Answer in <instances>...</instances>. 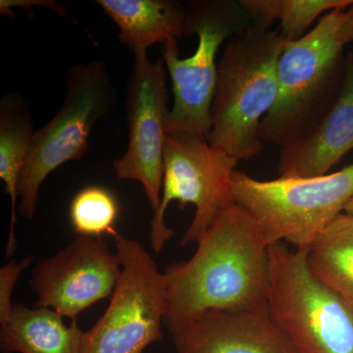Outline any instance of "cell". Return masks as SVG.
<instances>
[{
	"label": "cell",
	"instance_id": "cell-1",
	"mask_svg": "<svg viewBox=\"0 0 353 353\" xmlns=\"http://www.w3.org/2000/svg\"><path fill=\"white\" fill-rule=\"evenodd\" d=\"M269 245L234 201L222 208L192 259L166 267L164 325L170 331L208 310L267 307Z\"/></svg>",
	"mask_w": 353,
	"mask_h": 353
},
{
	"label": "cell",
	"instance_id": "cell-2",
	"mask_svg": "<svg viewBox=\"0 0 353 353\" xmlns=\"http://www.w3.org/2000/svg\"><path fill=\"white\" fill-rule=\"evenodd\" d=\"M285 44L279 30L255 23L226 41L206 141L238 162L264 150L260 124L277 99L278 64Z\"/></svg>",
	"mask_w": 353,
	"mask_h": 353
},
{
	"label": "cell",
	"instance_id": "cell-3",
	"mask_svg": "<svg viewBox=\"0 0 353 353\" xmlns=\"http://www.w3.org/2000/svg\"><path fill=\"white\" fill-rule=\"evenodd\" d=\"M343 11L325 14L305 36L285 44L278 64L277 99L260 124L263 143L294 145L331 110L345 76V46L339 38Z\"/></svg>",
	"mask_w": 353,
	"mask_h": 353
},
{
	"label": "cell",
	"instance_id": "cell-4",
	"mask_svg": "<svg viewBox=\"0 0 353 353\" xmlns=\"http://www.w3.org/2000/svg\"><path fill=\"white\" fill-rule=\"evenodd\" d=\"M231 194L267 245L287 241L299 250L307 248L353 199V164L314 178L272 181L234 170Z\"/></svg>",
	"mask_w": 353,
	"mask_h": 353
},
{
	"label": "cell",
	"instance_id": "cell-5",
	"mask_svg": "<svg viewBox=\"0 0 353 353\" xmlns=\"http://www.w3.org/2000/svg\"><path fill=\"white\" fill-rule=\"evenodd\" d=\"M267 307L299 353H353V310L312 275L306 248L269 245Z\"/></svg>",
	"mask_w": 353,
	"mask_h": 353
},
{
	"label": "cell",
	"instance_id": "cell-6",
	"mask_svg": "<svg viewBox=\"0 0 353 353\" xmlns=\"http://www.w3.org/2000/svg\"><path fill=\"white\" fill-rule=\"evenodd\" d=\"M66 97L58 112L34 131L18 185V212L25 219L36 214L41 183L58 167L82 159L94 125L112 112L118 92L101 60L70 67Z\"/></svg>",
	"mask_w": 353,
	"mask_h": 353
},
{
	"label": "cell",
	"instance_id": "cell-7",
	"mask_svg": "<svg viewBox=\"0 0 353 353\" xmlns=\"http://www.w3.org/2000/svg\"><path fill=\"white\" fill-rule=\"evenodd\" d=\"M252 25L240 0H192L185 4L183 34H196V50L181 58L178 41L162 46L174 103L168 116L169 132H185L206 139L211 126L220 46Z\"/></svg>",
	"mask_w": 353,
	"mask_h": 353
},
{
	"label": "cell",
	"instance_id": "cell-8",
	"mask_svg": "<svg viewBox=\"0 0 353 353\" xmlns=\"http://www.w3.org/2000/svg\"><path fill=\"white\" fill-rule=\"evenodd\" d=\"M236 164L206 139L185 132L167 134L161 201L150 222V243L155 252H161L173 236V230L165 223V213L173 201H178L182 210L188 204L196 206L181 245L199 243L218 213L234 201L231 179Z\"/></svg>",
	"mask_w": 353,
	"mask_h": 353
},
{
	"label": "cell",
	"instance_id": "cell-9",
	"mask_svg": "<svg viewBox=\"0 0 353 353\" xmlns=\"http://www.w3.org/2000/svg\"><path fill=\"white\" fill-rule=\"evenodd\" d=\"M111 238L121 263L119 282L104 314L83 334V353H143L162 339L164 274L139 241L118 231Z\"/></svg>",
	"mask_w": 353,
	"mask_h": 353
},
{
	"label": "cell",
	"instance_id": "cell-10",
	"mask_svg": "<svg viewBox=\"0 0 353 353\" xmlns=\"http://www.w3.org/2000/svg\"><path fill=\"white\" fill-rule=\"evenodd\" d=\"M128 80L126 114L129 143L114 161L116 175L139 182L153 214L159 209L163 183L164 145L168 134V88L163 59L152 62L146 50L134 51Z\"/></svg>",
	"mask_w": 353,
	"mask_h": 353
},
{
	"label": "cell",
	"instance_id": "cell-11",
	"mask_svg": "<svg viewBox=\"0 0 353 353\" xmlns=\"http://www.w3.org/2000/svg\"><path fill=\"white\" fill-rule=\"evenodd\" d=\"M121 276V263L105 241L78 236L53 256L32 269L36 307H48L76 321L83 311L112 296Z\"/></svg>",
	"mask_w": 353,
	"mask_h": 353
},
{
	"label": "cell",
	"instance_id": "cell-12",
	"mask_svg": "<svg viewBox=\"0 0 353 353\" xmlns=\"http://www.w3.org/2000/svg\"><path fill=\"white\" fill-rule=\"evenodd\" d=\"M171 333L176 353H299L272 320L268 307L204 311Z\"/></svg>",
	"mask_w": 353,
	"mask_h": 353
},
{
	"label": "cell",
	"instance_id": "cell-13",
	"mask_svg": "<svg viewBox=\"0 0 353 353\" xmlns=\"http://www.w3.org/2000/svg\"><path fill=\"white\" fill-rule=\"evenodd\" d=\"M353 150V51L345 54V76L331 110L316 130L294 145L282 148L280 178H314Z\"/></svg>",
	"mask_w": 353,
	"mask_h": 353
},
{
	"label": "cell",
	"instance_id": "cell-14",
	"mask_svg": "<svg viewBox=\"0 0 353 353\" xmlns=\"http://www.w3.org/2000/svg\"><path fill=\"white\" fill-rule=\"evenodd\" d=\"M119 29L118 39L132 51L185 37V6L178 0H97Z\"/></svg>",
	"mask_w": 353,
	"mask_h": 353
},
{
	"label": "cell",
	"instance_id": "cell-15",
	"mask_svg": "<svg viewBox=\"0 0 353 353\" xmlns=\"http://www.w3.org/2000/svg\"><path fill=\"white\" fill-rule=\"evenodd\" d=\"M63 318L51 308L14 304L8 319L0 324L1 352L83 353L85 332L77 320L67 326Z\"/></svg>",
	"mask_w": 353,
	"mask_h": 353
},
{
	"label": "cell",
	"instance_id": "cell-16",
	"mask_svg": "<svg viewBox=\"0 0 353 353\" xmlns=\"http://www.w3.org/2000/svg\"><path fill=\"white\" fill-rule=\"evenodd\" d=\"M31 111L27 99L18 92H7L0 101V179L6 183L10 197V230L6 255L13 256L17 248L15 226L17 223L18 185L32 136Z\"/></svg>",
	"mask_w": 353,
	"mask_h": 353
},
{
	"label": "cell",
	"instance_id": "cell-17",
	"mask_svg": "<svg viewBox=\"0 0 353 353\" xmlns=\"http://www.w3.org/2000/svg\"><path fill=\"white\" fill-rule=\"evenodd\" d=\"M309 270L353 310V217L341 213L306 248Z\"/></svg>",
	"mask_w": 353,
	"mask_h": 353
},
{
	"label": "cell",
	"instance_id": "cell-18",
	"mask_svg": "<svg viewBox=\"0 0 353 353\" xmlns=\"http://www.w3.org/2000/svg\"><path fill=\"white\" fill-rule=\"evenodd\" d=\"M252 23L271 27L280 21V31L285 43H294L305 36L306 30L320 16L334 10H345L353 0H240Z\"/></svg>",
	"mask_w": 353,
	"mask_h": 353
},
{
	"label": "cell",
	"instance_id": "cell-19",
	"mask_svg": "<svg viewBox=\"0 0 353 353\" xmlns=\"http://www.w3.org/2000/svg\"><path fill=\"white\" fill-rule=\"evenodd\" d=\"M117 199L105 188L88 185L77 192L70 205V221L78 236L101 239L112 236L119 216Z\"/></svg>",
	"mask_w": 353,
	"mask_h": 353
},
{
	"label": "cell",
	"instance_id": "cell-20",
	"mask_svg": "<svg viewBox=\"0 0 353 353\" xmlns=\"http://www.w3.org/2000/svg\"><path fill=\"white\" fill-rule=\"evenodd\" d=\"M32 261V256L25 257L19 262L11 259L0 269V324H3L12 312L13 290L21 275L31 266Z\"/></svg>",
	"mask_w": 353,
	"mask_h": 353
},
{
	"label": "cell",
	"instance_id": "cell-21",
	"mask_svg": "<svg viewBox=\"0 0 353 353\" xmlns=\"http://www.w3.org/2000/svg\"><path fill=\"white\" fill-rule=\"evenodd\" d=\"M41 7V8L48 9L53 11L57 15L61 17H67L66 9L63 6L58 4L53 0H1L0 1V13L2 15L12 17V8H31V7Z\"/></svg>",
	"mask_w": 353,
	"mask_h": 353
},
{
	"label": "cell",
	"instance_id": "cell-22",
	"mask_svg": "<svg viewBox=\"0 0 353 353\" xmlns=\"http://www.w3.org/2000/svg\"><path fill=\"white\" fill-rule=\"evenodd\" d=\"M339 38L343 46L353 41V2L352 6H348L341 14Z\"/></svg>",
	"mask_w": 353,
	"mask_h": 353
},
{
	"label": "cell",
	"instance_id": "cell-23",
	"mask_svg": "<svg viewBox=\"0 0 353 353\" xmlns=\"http://www.w3.org/2000/svg\"><path fill=\"white\" fill-rule=\"evenodd\" d=\"M343 213H345V214L352 216V217H353V199L352 201L348 202L347 205L345 206Z\"/></svg>",
	"mask_w": 353,
	"mask_h": 353
}]
</instances>
